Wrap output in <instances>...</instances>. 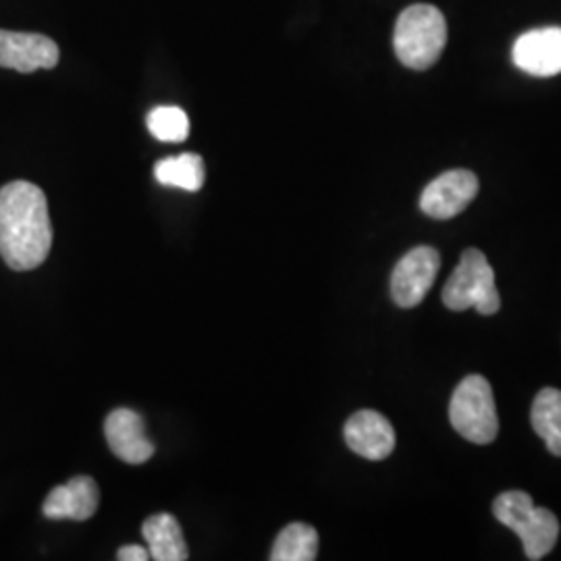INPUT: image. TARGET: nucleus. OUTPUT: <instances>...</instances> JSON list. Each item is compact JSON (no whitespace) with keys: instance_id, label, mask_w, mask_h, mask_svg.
I'll use <instances>...</instances> for the list:
<instances>
[{"instance_id":"6","label":"nucleus","mask_w":561,"mask_h":561,"mask_svg":"<svg viewBox=\"0 0 561 561\" xmlns=\"http://www.w3.org/2000/svg\"><path fill=\"white\" fill-rule=\"evenodd\" d=\"M442 266V256L435 248L419 245L401 259L391 275V298L400 308L419 306L431 291Z\"/></svg>"},{"instance_id":"18","label":"nucleus","mask_w":561,"mask_h":561,"mask_svg":"<svg viewBox=\"0 0 561 561\" xmlns=\"http://www.w3.org/2000/svg\"><path fill=\"white\" fill-rule=\"evenodd\" d=\"M117 560L148 561L150 560V551L146 547H141V545H125V547H121Z\"/></svg>"},{"instance_id":"4","label":"nucleus","mask_w":561,"mask_h":561,"mask_svg":"<svg viewBox=\"0 0 561 561\" xmlns=\"http://www.w3.org/2000/svg\"><path fill=\"white\" fill-rule=\"evenodd\" d=\"M442 298L454 312L468 308H477L482 317L500 312L502 298L495 287V271L481 250L470 248L461 254L456 271L443 287Z\"/></svg>"},{"instance_id":"16","label":"nucleus","mask_w":561,"mask_h":561,"mask_svg":"<svg viewBox=\"0 0 561 561\" xmlns=\"http://www.w3.org/2000/svg\"><path fill=\"white\" fill-rule=\"evenodd\" d=\"M154 178L159 183L169 185V187H180L185 192H198L206 180V169H204V161L198 154L185 152L180 157H171V159H162L157 162Z\"/></svg>"},{"instance_id":"7","label":"nucleus","mask_w":561,"mask_h":561,"mask_svg":"<svg viewBox=\"0 0 561 561\" xmlns=\"http://www.w3.org/2000/svg\"><path fill=\"white\" fill-rule=\"evenodd\" d=\"M479 194V178L472 171L454 169L431 181L421 196V208L431 219L458 217Z\"/></svg>"},{"instance_id":"17","label":"nucleus","mask_w":561,"mask_h":561,"mask_svg":"<svg viewBox=\"0 0 561 561\" xmlns=\"http://www.w3.org/2000/svg\"><path fill=\"white\" fill-rule=\"evenodd\" d=\"M148 129L161 141H183L190 136V119L180 106H157L148 113Z\"/></svg>"},{"instance_id":"5","label":"nucleus","mask_w":561,"mask_h":561,"mask_svg":"<svg viewBox=\"0 0 561 561\" xmlns=\"http://www.w3.org/2000/svg\"><path fill=\"white\" fill-rule=\"evenodd\" d=\"M449 421L468 442L486 445L500 433L493 389L481 375H470L456 387L449 403Z\"/></svg>"},{"instance_id":"8","label":"nucleus","mask_w":561,"mask_h":561,"mask_svg":"<svg viewBox=\"0 0 561 561\" xmlns=\"http://www.w3.org/2000/svg\"><path fill=\"white\" fill-rule=\"evenodd\" d=\"M59 59V46L48 36L0 30V67L4 69L34 73L57 67Z\"/></svg>"},{"instance_id":"2","label":"nucleus","mask_w":561,"mask_h":561,"mask_svg":"<svg viewBox=\"0 0 561 561\" xmlns=\"http://www.w3.org/2000/svg\"><path fill=\"white\" fill-rule=\"evenodd\" d=\"M447 44V23L433 4L408 7L396 23L393 48L398 59L416 71L433 67Z\"/></svg>"},{"instance_id":"13","label":"nucleus","mask_w":561,"mask_h":561,"mask_svg":"<svg viewBox=\"0 0 561 561\" xmlns=\"http://www.w3.org/2000/svg\"><path fill=\"white\" fill-rule=\"evenodd\" d=\"M141 535L148 542L150 560L185 561L190 558L180 522L171 514L150 516L141 526Z\"/></svg>"},{"instance_id":"1","label":"nucleus","mask_w":561,"mask_h":561,"mask_svg":"<svg viewBox=\"0 0 561 561\" xmlns=\"http://www.w3.org/2000/svg\"><path fill=\"white\" fill-rule=\"evenodd\" d=\"M53 225L38 185L11 181L0 187V256L13 271H34L48 259Z\"/></svg>"},{"instance_id":"10","label":"nucleus","mask_w":561,"mask_h":561,"mask_svg":"<svg viewBox=\"0 0 561 561\" xmlns=\"http://www.w3.org/2000/svg\"><path fill=\"white\" fill-rule=\"evenodd\" d=\"M104 435L113 454L125 463H144L154 456V443L148 439L140 414L119 408L113 410L104 421Z\"/></svg>"},{"instance_id":"3","label":"nucleus","mask_w":561,"mask_h":561,"mask_svg":"<svg viewBox=\"0 0 561 561\" xmlns=\"http://www.w3.org/2000/svg\"><path fill=\"white\" fill-rule=\"evenodd\" d=\"M493 514L512 528L524 545L528 560H542L560 537V520L547 507H537L524 491H505L493 502Z\"/></svg>"},{"instance_id":"9","label":"nucleus","mask_w":561,"mask_h":561,"mask_svg":"<svg viewBox=\"0 0 561 561\" xmlns=\"http://www.w3.org/2000/svg\"><path fill=\"white\" fill-rule=\"evenodd\" d=\"M343 437L347 447L366 460H385L396 449V431L391 422L375 410H360L345 422Z\"/></svg>"},{"instance_id":"14","label":"nucleus","mask_w":561,"mask_h":561,"mask_svg":"<svg viewBox=\"0 0 561 561\" xmlns=\"http://www.w3.org/2000/svg\"><path fill=\"white\" fill-rule=\"evenodd\" d=\"M533 428L547 443L553 456H561V391L545 387L539 391L530 412Z\"/></svg>"},{"instance_id":"11","label":"nucleus","mask_w":561,"mask_h":561,"mask_svg":"<svg viewBox=\"0 0 561 561\" xmlns=\"http://www.w3.org/2000/svg\"><path fill=\"white\" fill-rule=\"evenodd\" d=\"M512 59L524 73L551 78L561 73V27H541L522 34Z\"/></svg>"},{"instance_id":"15","label":"nucleus","mask_w":561,"mask_h":561,"mask_svg":"<svg viewBox=\"0 0 561 561\" xmlns=\"http://www.w3.org/2000/svg\"><path fill=\"white\" fill-rule=\"evenodd\" d=\"M319 556V533L310 524H287L273 545V561H314Z\"/></svg>"},{"instance_id":"12","label":"nucleus","mask_w":561,"mask_h":561,"mask_svg":"<svg viewBox=\"0 0 561 561\" xmlns=\"http://www.w3.org/2000/svg\"><path fill=\"white\" fill-rule=\"evenodd\" d=\"M101 503L99 484L92 477H76L67 484L55 486L46 502H44V516L50 520H90Z\"/></svg>"}]
</instances>
